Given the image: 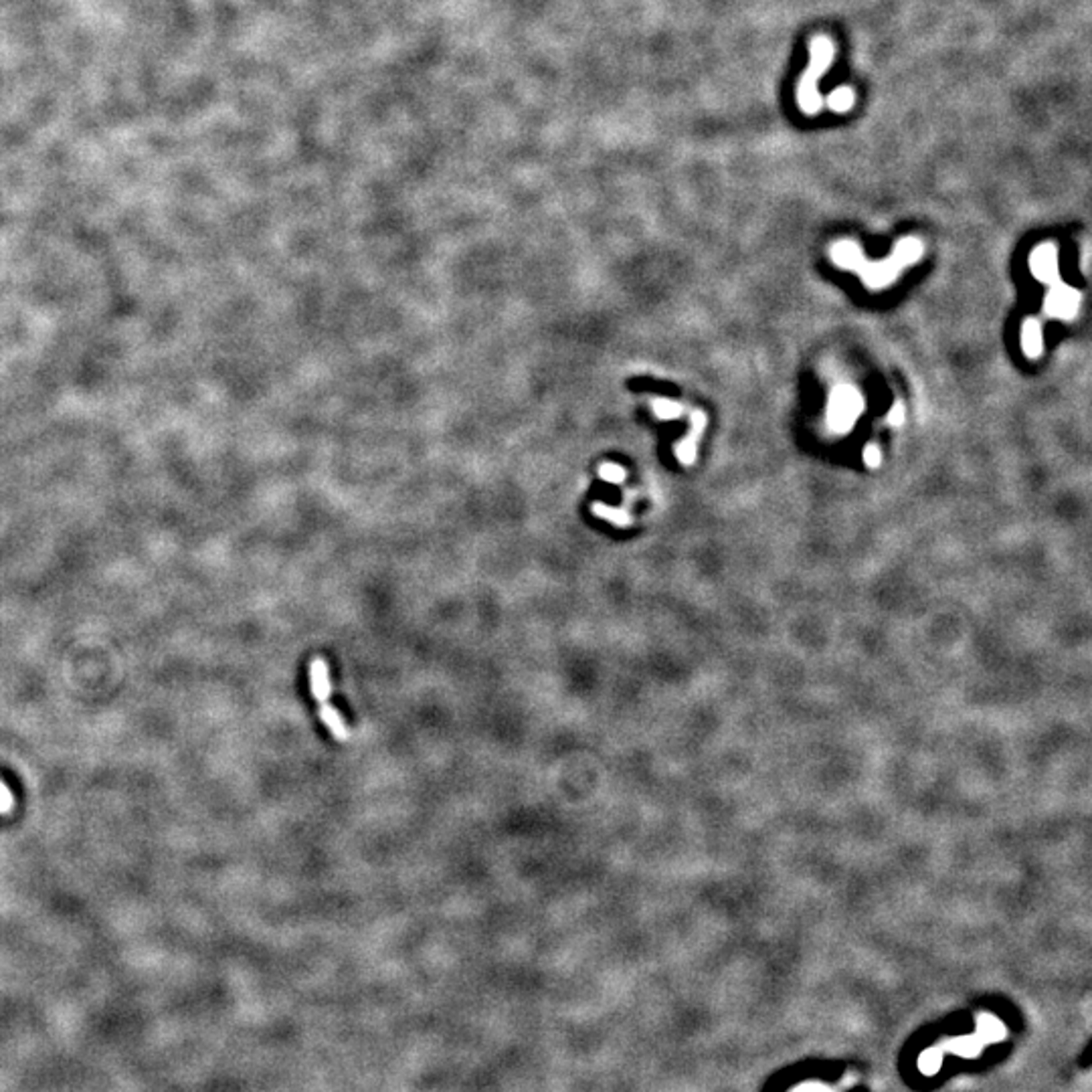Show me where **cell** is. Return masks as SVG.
Returning <instances> with one entry per match:
<instances>
[{"instance_id": "1", "label": "cell", "mask_w": 1092, "mask_h": 1092, "mask_svg": "<svg viewBox=\"0 0 1092 1092\" xmlns=\"http://www.w3.org/2000/svg\"><path fill=\"white\" fill-rule=\"evenodd\" d=\"M810 67H807L800 83H797V106L803 109V114L816 115L823 108V98L819 93V80L829 70L833 57H836V45H833V41L829 36L817 35L813 36L810 43Z\"/></svg>"}, {"instance_id": "2", "label": "cell", "mask_w": 1092, "mask_h": 1092, "mask_svg": "<svg viewBox=\"0 0 1092 1092\" xmlns=\"http://www.w3.org/2000/svg\"><path fill=\"white\" fill-rule=\"evenodd\" d=\"M862 411V398L852 387H838L829 398V423L838 432H848Z\"/></svg>"}, {"instance_id": "3", "label": "cell", "mask_w": 1092, "mask_h": 1092, "mask_svg": "<svg viewBox=\"0 0 1092 1092\" xmlns=\"http://www.w3.org/2000/svg\"><path fill=\"white\" fill-rule=\"evenodd\" d=\"M1080 306V293L1072 287L1056 283L1046 298V312L1054 318H1074Z\"/></svg>"}, {"instance_id": "4", "label": "cell", "mask_w": 1092, "mask_h": 1092, "mask_svg": "<svg viewBox=\"0 0 1092 1092\" xmlns=\"http://www.w3.org/2000/svg\"><path fill=\"white\" fill-rule=\"evenodd\" d=\"M309 692L318 705H326L332 696V680H330L328 661L322 655H316L309 661Z\"/></svg>"}, {"instance_id": "5", "label": "cell", "mask_w": 1092, "mask_h": 1092, "mask_svg": "<svg viewBox=\"0 0 1092 1092\" xmlns=\"http://www.w3.org/2000/svg\"><path fill=\"white\" fill-rule=\"evenodd\" d=\"M1032 273L1044 283H1054L1058 280V254L1054 245H1039L1030 257Z\"/></svg>"}, {"instance_id": "6", "label": "cell", "mask_w": 1092, "mask_h": 1092, "mask_svg": "<svg viewBox=\"0 0 1092 1092\" xmlns=\"http://www.w3.org/2000/svg\"><path fill=\"white\" fill-rule=\"evenodd\" d=\"M902 267L905 265H902L894 255H890L889 259L882 261V264H864L860 267V273H862L864 281L868 283L870 287H884L896 280V276H899Z\"/></svg>"}, {"instance_id": "7", "label": "cell", "mask_w": 1092, "mask_h": 1092, "mask_svg": "<svg viewBox=\"0 0 1092 1092\" xmlns=\"http://www.w3.org/2000/svg\"><path fill=\"white\" fill-rule=\"evenodd\" d=\"M833 264L844 267V270H860L866 264L862 251L854 241H839L832 247Z\"/></svg>"}, {"instance_id": "8", "label": "cell", "mask_w": 1092, "mask_h": 1092, "mask_svg": "<svg viewBox=\"0 0 1092 1092\" xmlns=\"http://www.w3.org/2000/svg\"><path fill=\"white\" fill-rule=\"evenodd\" d=\"M320 721L326 724L330 734H332L336 740H340V743H343V740H348L350 737L348 724L344 722L343 714L336 710L330 702H326V705H320Z\"/></svg>"}, {"instance_id": "9", "label": "cell", "mask_w": 1092, "mask_h": 1092, "mask_svg": "<svg viewBox=\"0 0 1092 1092\" xmlns=\"http://www.w3.org/2000/svg\"><path fill=\"white\" fill-rule=\"evenodd\" d=\"M1022 348L1030 359H1038L1042 354V328L1038 320H1026L1022 328Z\"/></svg>"}, {"instance_id": "10", "label": "cell", "mask_w": 1092, "mask_h": 1092, "mask_svg": "<svg viewBox=\"0 0 1092 1092\" xmlns=\"http://www.w3.org/2000/svg\"><path fill=\"white\" fill-rule=\"evenodd\" d=\"M826 103L829 109H833V112L838 114L850 112V109L855 106V92L852 87H846V86L838 87L826 98Z\"/></svg>"}, {"instance_id": "11", "label": "cell", "mask_w": 1092, "mask_h": 1092, "mask_svg": "<svg viewBox=\"0 0 1092 1092\" xmlns=\"http://www.w3.org/2000/svg\"><path fill=\"white\" fill-rule=\"evenodd\" d=\"M892 255H894L896 259H899L900 264L906 267V265L915 264V261L921 259V255H922V243H921V241H918V239H912V237L902 239L900 243L896 245L894 254H892Z\"/></svg>"}, {"instance_id": "12", "label": "cell", "mask_w": 1092, "mask_h": 1092, "mask_svg": "<svg viewBox=\"0 0 1092 1092\" xmlns=\"http://www.w3.org/2000/svg\"><path fill=\"white\" fill-rule=\"evenodd\" d=\"M652 409L654 413L661 419H674L682 415V405H678V403L674 401H668V398H655V401H652Z\"/></svg>"}, {"instance_id": "13", "label": "cell", "mask_w": 1092, "mask_h": 1092, "mask_svg": "<svg viewBox=\"0 0 1092 1092\" xmlns=\"http://www.w3.org/2000/svg\"><path fill=\"white\" fill-rule=\"evenodd\" d=\"M595 512L599 514V516H605V518L609 520V522L617 524V526H627V524H629L627 514H626V512H621V510H613V508L595 506Z\"/></svg>"}, {"instance_id": "14", "label": "cell", "mask_w": 1092, "mask_h": 1092, "mask_svg": "<svg viewBox=\"0 0 1092 1092\" xmlns=\"http://www.w3.org/2000/svg\"><path fill=\"white\" fill-rule=\"evenodd\" d=\"M14 810V795L8 789L7 783L0 781V816H8Z\"/></svg>"}, {"instance_id": "15", "label": "cell", "mask_w": 1092, "mask_h": 1092, "mask_svg": "<svg viewBox=\"0 0 1092 1092\" xmlns=\"http://www.w3.org/2000/svg\"><path fill=\"white\" fill-rule=\"evenodd\" d=\"M601 476L605 477V480L616 482V484H617V482L626 480V470H623V467L616 465V464H605V465H601Z\"/></svg>"}, {"instance_id": "16", "label": "cell", "mask_w": 1092, "mask_h": 1092, "mask_svg": "<svg viewBox=\"0 0 1092 1092\" xmlns=\"http://www.w3.org/2000/svg\"><path fill=\"white\" fill-rule=\"evenodd\" d=\"M864 461L870 467H878L880 461H882L880 449L876 448V445H868V448H864Z\"/></svg>"}, {"instance_id": "17", "label": "cell", "mask_w": 1092, "mask_h": 1092, "mask_svg": "<svg viewBox=\"0 0 1092 1092\" xmlns=\"http://www.w3.org/2000/svg\"><path fill=\"white\" fill-rule=\"evenodd\" d=\"M889 421L892 425H900L902 421H905V409H902L900 403H896V405L892 407V411L889 413Z\"/></svg>"}]
</instances>
